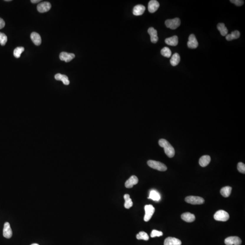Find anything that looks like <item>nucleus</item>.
Here are the masks:
<instances>
[{"label": "nucleus", "mask_w": 245, "mask_h": 245, "mask_svg": "<svg viewBox=\"0 0 245 245\" xmlns=\"http://www.w3.org/2000/svg\"><path fill=\"white\" fill-rule=\"evenodd\" d=\"M159 144L160 146L164 149L165 153L168 157L172 158L174 156L175 152L174 148L167 140L160 139L159 140Z\"/></svg>", "instance_id": "f257e3e1"}, {"label": "nucleus", "mask_w": 245, "mask_h": 245, "mask_svg": "<svg viewBox=\"0 0 245 245\" xmlns=\"http://www.w3.org/2000/svg\"><path fill=\"white\" fill-rule=\"evenodd\" d=\"M51 7V5L50 2L44 1L38 4L37 6V9L40 13H44L50 11Z\"/></svg>", "instance_id": "6e6552de"}, {"label": "nucleus", "mask_w": 245, "mask_h": 245, "mask_svg": "<svg viewBox=\"0 0 245 245\" xmlns=\"http://www.w3.org/2000/svg\"><path fill=\"white\" fill-rule=\"evenodd\" d=\"M25 50V49L23 47H18L16 48L14 50V55L16 58H18L20 57L21 54Z\"/></svg>", "instance_id": "c756f323"}, {"label": "nucleus", "mask_w": 245, "mask_h": 245, "mask_svg": "<svg viewBox=\"0 0 245 245\" xmlns=\"http://www.w3.org/2000/svg\"><path fill=\"white\" fill-rule=\"evenodd\" d=\"M5 1H11V0H5Z\"/></svg>", "instance_id": "4c0bfd02"}, {"label": "nucleus", "mask_w": 245, "mask_h": 245, "mask_svg": "<svg viewBox=\"0 0 245 245\" xmlns=\"http://www.w3.org/2000/svg\"><path fill=\"white\" fill-rule=\"evenodd\" d=\"M75 57V55L73 53H68L67 52H62L60 55V59L62 61L69 62L71 61Z\"/></svg>", "instance_id": "9b49d317"}, {"label": "nucleus", "mask_w": 245, "mask_h": 245, "mask_svg": "<svg viewBox=\"0 0 245 245\" xmlns=\"http://www.w3.org/2000/svg\"><path fill=\"white\" fill-rule=\"evenodd\" d=\"M39 245V244H37V243H34V244H32V245Z\"/></svg>", "instance_id": "e433bc0d"}, {"label": "nucleus", "mask_w": 245, "mask_h": 245, "mask_svg": "<svg viewBox=\"0 0 245 245\" xmlns=\"http://www.w3.org/2000/svg\"><path fill=\"white\" fill-rule=\"evenodd\" d=\"M147 164L151 168L160 171H165L167 170L166 166L160 162L150 160L148 161Z\"/></svg>", "instance_id": "f03ea898"}, {"label": "nucleus", "mask_w": 245, "mask_h": 245, "mask_svg": "<svg viewBox=\"0 0 245 245\" xmlns=\"http://www.w3.org/2000/svg\"><path fill=\"white\" fill-rule=\"evenodd\" d=\"M124 199L125 200L124 206L125 208L127 209H129L132 207L133 205L132 199L130 198V196L129 194H126L124 195Z\"/></svg>", "instance_id": "bb28decb"}, {"label": "nucleus", "mask_w": 245, "mask_h": 245, "mask_svg": "<svg viewBox=\"0 0 245 245\" xmlns=\"http://www.w3.org/2000/svg\"><path fill=\"white\" fill-rule=\"evenodd\" d=\"M187 45L188 48L190 49H194L198 47V43L194 34H190L188 38V42Z\"/></svg>", "instance_id": "1a4fd4ad"}, {"label": "nucleus", "mask_w": 245, "mask_h": 245, "mask_svg": "<svg viewBox=\"0 0 245 245\" xmlns=\"http://www.w3.org/2000/svg\"><path fill=\"white\" fill-rule=\"evenodd\" d=\"M240 36V33L239 31H235L231 32V33L227 34L226 36V38L228 41H231L233 40L237 39Z\"/></svg>", "instance_id": "4be33fe9"}, {"label": "nucleus", "mask_w": 245, "mask_h": 245, "mask_svg": "<svg viewBox=\"0 0 245 245\" xmlns=\"http://www.w3.org/2000/svg\"><path fill=\"white\" fill-rule=\"evenodd\" d=\"M7 41V36L5 34L0 32V44L1 45H5Z\"/></svg>", "instance_id": "7c9ffc66"}, {"label": "nucleus", "mask_w": 245, "mask_h": 245, "mask_svg": "<svg viewBox=\"0 0 245 245\" xmlns=\"http://www.w3.org/2000/svg\"><path fill=\"white\" fill-rule=\"evenodd\" d=\"M148 32L150 36V40L153 43H156L159 40L157 30L153 27H150L148 29Z\"/></svg>", "instance_id": "2eb2a0df"}, {"label": "nucleus", "mask_w": 245, "mask_h": 245, "mask_svg": "<svg viewBox=\"0 0 245 245\" xmlns=\"http://www.w3.org/2000/svg\"><path fill=\"white\" fill-rule=\"evenodd\" d=\"M139 182L138 177L135 175H133L126 181L125 183V187L127 188H132L134 185H136Z\"/></svg>", "instance_id": "4468645a"}, {"label": "nucleus", "mask_w": 245, "mask_h": 245, "mask_svg": "<svg viewBox=\"0 0 245 245\" xmlns=\"http://www.w3.org/2000/svg\"><path fill=\"white\" fill-rule=\"evenodd\" d=\"M160 3L156 0H151L148 5V10L150 13H154L157 11L160 7Z\"/></svg>", "instance_id": "f8f14e48"}, {"label": "nucleus", "mask_w": 245, "mask_h": 245, "mask_svg": "<svg viewBox=\"0 0 245 245\" xmlns=\"http://www.w3.org/2000/svg\"><path fill=\"white\" fill-rule=\"evenodd\" d=\"M40 1H41L40 0H32L31 2L33 3H37Z\"/></svg>", "instance_id": "c9c22d12"}, {"label": "nucleus", "mask_w": 245, "mask_h": 245, "mask_svg": "<svg viewBox=\"0 0 245 245\" xmlns=\"http://www.w3.org/2000/svg\"><path fill=\"white\" fill-rule=\"evenodd\" d=\"M5 26V22L3 19L0 18V29L3 28Z\"/></svg>", "instance_id": "f704fd0d"}, {"label": "nucleus", "mask_w": 245, "mask_h": 245, "mask_svg": "<svg viewBox=\"0 0 245 245\" xmlns=\"http://www.w3.org/2000/svg\"><path fill=\"white\" fill-rule=\"evenodd\" d=\"M3 235L4 237L7 238V239H9L12 236V230L11 229L10 223L8 222H6L4 224Z\"/></svg>", "instance_id": "9d476101"}, {"label": "nucleus", "mask_w": 245, "mask_h": 245, "mask_svg": "<svg viewBox=\"0 0 245 245\" xmlns=\"http://www.w3.org/2000/svg\"><path fill=\"white\" fill-rule=\"evenodd\" d=\"M136 238L138 240H144L148 241L149 240V236L146 232L144 231H140L136 235Z\"/></svg>", "instance_id": "cd10ccee"}, {"label": "nucleus", "mask_w": 245, "mask_h": 245, "mask_svg": "<svg viewBox=\"0 0 245 245\" xmlns=\"http://www.w3.org/2000/svg\"><path fill=\"white\" fill-rule=\"evenodd\" d=\"M211 157L209 155H204L199 159V165L202 167H205L209 165L211 161Z\"/></svg>", "instance_id": "6ab92c4d"}, {"label": "nucleus", "mask_w": 245, "mask_h": 245, "mask_svg": "<svg viewBox=\"0 0 245 245\" xmlns=\"http://www.w3.org/2000/svg\"><path fill=\"white\" fill-rule=\"evenodd\" d=\"M230 1L237 6H241L244 4V1L242 0H231Z\"/></svg>", "instance_id": "72a5a7b5"}, {"label": "nucleus", "mask_w": 245, "mask_h": 245, "mask_svg": "<svg viewBox=\"0 0 245 245\" xmlns=\"http://www.w3.org/2000/svg\"><path fill=\"white\" fill-rule=\"evenodd\" d=\"M237 170L239 172L244 174L245 173V164L241 162H239L237 165Z\"/></svg>", "instance_id": "473e14b6"}, {"label": "nucleus", "mask_w": 245, "mask_h": 245, "mask_svg": "<svg viewBox=\"0 0 245 245\" xmlns=\"http://www.w3.org/2000/svg\"><path fill=\"white\" fill-rule=\"evenodd\" d=\"M180 61V57L178 53H175L172 56L170 60V63L173 66L177 65Z\"/></svg>", "instance_id": "393cba45"}, {"label": "nucleus", "mask_w": 245, "mask_h": 245, "mask_svg": "<svg viewBox=\"0 0 245 245\" xmlns=\"http://www.w3.org/2000/svg\"><path fill=\"white\" fill-rule=\"evenodd\" d=\"M55 78L57 80L62 81L64 85H67L70 84V81L68 79V77L65 75L57 74L55 76Z\"/></svg>", "instance_id": "412c9836"}, {"label": "nucleus", "mask_w": 245, "mask_h": 245, "mask_svg": "<svg viewBox=\"0 0 245 245\" xmlns=\"http://www.w3.org/2000/svg\"><path fill=\"white\" fill-rule=\"evenodd\" d=\"M162 235H163V233L162 231H159L156 230H153L152 231L150 236L151 237L154 238V237H156V236L160 237V236H162Z\"/></svg>", "instance_id": "2f4dec72"}, {"label": "nucleus", "mask_w": 245, "mask_h": 245, "mask_svg": "<svg viewBox=\"0 0 245 245\" xmlns=\"http://www.w3.org/2000/svg\"><path fill=\"white\" fill-rule=\"evenodd\" d=\"M217 28L220 32L221 34V36H226L227 35L228 31L224 23H219L217 26Z\"/></svg>", "instance_id": "a878e982"}, {"label": "nucleus", "mask_w": 245, "mask_h": 245, "mask_svg": "<svg viewBox=\"0 0 245 245\" xmlns=\"http://www.w3.org/2000/svg\"><path fill=\"white\" fill-rule=\"evenodd\" d=\"M229 214L223 210L217 211L214 215V219L218 221H227L229 219Z\"/></svg>", "instance_id": "7ed1b4c3"}, {"label": "nucleus", "mask_w": 245, "mask_h": 245, "mask_svg": "<svg viewBox=\"0 0 245 245\" xmlns=\"http://www.w3.org/2000/svg\"><path fill=\"white\" fill-rule=\"evenodd\" d=\"M161 55L162 56L167 57V58H170L171 56V50L169 48L167 47H165L161 50Z\"/></svg>", "instance_id": "c85d7f7f"}, {"label": "nucleus", "mask_w": 245, "mask_h": 245, "mask_svg": "<svg viewBox=\"0 0 245 245\" xmlns=\"http://www.w3.org/2000/svg\"><path fill=\"white\" fill-rule=\"evenodd\" d=\"M145 214L144 217V220L148 221L150 220L155 212V208L153 205H147L144 207Z\"/></svg>", "instance_id": "423d86ee"}, {"label": "nucleus", "mask_w": 245, "mask_h": 245, "mask_svg": "<svg viewBox=\"0 0 245 245\" xmlns=\"http://www.w3.org/2000/svg\"><path fill=\"white\" fill-rule=\"evenodd\" d=\"M148 198L155 201H159L160 200L161 196L159 192L155 190H152L150 192L149 196Z\"/></svg>", "instance_id": "5701e85b"}, {"label": "nucleus", "mask_w": 245, "mask_h": 245, "mask_svg": "<svg viewBox=\"0 0 245 245\" xmlns=\"http://www.w3.org/2000/svg\"><path fill=\"white\" fill-rule=\"evenodd\" d=\"M225 243L226 245H241V239L238 236H229L226 238Z\"/></svg>", "instance_id": "0eeeda50"}, {"label": "nucleus", "mask_w": 245, "mask_h": 245, "mask_svg": "<svg viewBox=\"0 0 245 245\" xmlns=\"http://www.w3.org/2000/svg\"><path fill=\"white\" fill-rule=\"evenodd\" d=\"M165 42L168 45L176 46L178 43V37L177 36H172L171 37L166 39Z\"/></svg>", "instance_id": "aec40b11"}, {"label": "nucleus", "mask_w": 245, "mask_h": 245, "mask_svg": "<svg viewBox=\"0 0 245 245\" xmlns=\"http://www.w3.org/2000/svg\"><path fill=\"white\" fill-rule=\"evenodd\" d=\"M185 201L193 205H200L204 203V199L198 196H190L185 198Z\"/></svg>", "instance_id": "20e7f679"}, {"label": "nucleus", "mask_w": 245, "mask_h": 245, "mask_svg": "<svg viewBox=\"0 0 245 245\" xmlns=\"http://www.w3.org/2000/svg\"><path fill=\"white\" fill-rule=\"evenodd\" d=\"M182 241L175 237H168L166 238L164 245H181Z\"/></svg>", "instance_id": "ddd939ff"}, {"label": "nucleus", "mask_w": 245, "mask_h": 245, "mask_svg": "<svg viewBox=\"0 0 245 245\" xmlns=\"http://www.w3.org/2000/svg\"><path fill=\"white\" fill-rule=\"evenodd\" d=\"M232 188L229 186H226L220 190V193L223 197L227 198L229 197L231 193Z\"/></svg>", "instance_id": "b1692460"}, {"label": "nucleus", "mask_w": 245, "mask_h": 245, "mask_svg": "<svg viewBox=\"0 0 245 245\" xmlns=\"http://www.w3.org/2000/svg\"><path fill=\"white\" fill-rule=\"evenodd\" d=\"M181 218L183 220L188 223H192L195 220V215L190 213H185L182 214Z\"/></svg>", "instance_id": "f3484780"}, {"label": "nucleus", "mask_w": 245, "mask_h": 245, "mask_svg": "<svg viewBox=\"0 0 245 245\" xmlns=\"http://www.w3.org/2000/svg\"><path fill=\"white\" fill-rule=\"evenodd\" d=\"M165 23L167 28H169L172 30H175L180 26L181 21L179 18H175L166 20Z\"/></svg>", "instance_id": "39448f33"}, {"label": "nucleus", "mask_w": 245, "mask_h": 245, "mask_svg": "<svg viewBox=\"0 0 245 245\" xmlns=\"http://www.w3.org/2000/svg\"><path fill=\"white\" fill-rule=\"evenodd\" d=\"M145 10V7L143 5H136L133 9V13L135 16H141L144 14Z\"/></svg>", "instance_id": "dca6fc26"}, {"label": "nucleus", "mask_w": 245, "mask_h": 245, "mask_svg": "<svg viewBox=\"0 0 245 245\" xmlns=\"http://www.w3.org/2000/svg\"><path fill=\"white\" fill-rule=\"evenodd\" d=\"M31 38L33 42L36 45H40L42 43V38L37 33L33 32L31 34Z\"/></svg>", "instance_id": "a211bd4d"}]
</instances>
